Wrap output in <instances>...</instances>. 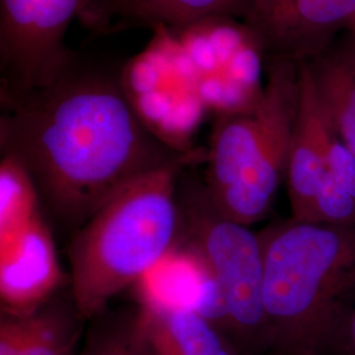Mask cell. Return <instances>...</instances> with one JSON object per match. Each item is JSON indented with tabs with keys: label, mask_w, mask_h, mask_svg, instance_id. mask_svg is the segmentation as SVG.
I'll return each mask as SVG.
<instances>
[{
	"label": "cell",
	"mask_w": 355,
	"mask_h": 355,
	"mask_svg": "<svg viewBox=\"0 0 355 355\" xmlns=\"http://www.w3.org/2000/svg\"><path fill=\"white\" fill-rule=\"evenodd\" d=\"M99 0H0L1 91L49 85L74 60L66 36L74 21L89 29Z\"/></svg>",
	"instance_id": "52a82bcc"
},
{
	"label": "cell",
	"mask_w": 355,
	"mask_h": 355,
	"mask_svg": "<svg viewBox=\"0 0 355 355\" xmlns=\"http://www.w3.org/2000/svg\"><path fill=\"white\" fill-rule=\"evenodd\" d=\"M330 350H336L338 355H355V308L343 318Z\"/></svg>",
	"instance_id": "e0dca14e"
},
{
	"label": "cell",
	"mask_w": 355,
	"mask_h": 355,
	"mask_svg": "<svg viewBox=\"0 0 355 355\" xmlns=\"http://www.w3.org/2000/svg\"><path fill=\"white\" fill-rule=\"evenodd\" d=\"M355 21V0H279L248 26L275 58L309 62Z\"/></svg>",
	"instance_id": "ba28073f"
},
{
	"label": "cell",
	"mask_w": 355,
	"mask_h": 355,
	"mask_svg": "<svg viewBox=\"0 0 355 355\" xmlns=\"http://www.w3.org/2000/svg\"><path fill=\"white\" fill-rule=\"evenodd\" d=\"M64 280V270L37 191L21 166L8 157H1V311L35 309L58 293Z\"/></svg>",
	"instance_id": "8992f818"
},
{
	"label": "cell",
	"mask_w": 355,
	"mask_h": 355,
	"mask_svg": "<svg viewBox=\"0 0 355 355\" xmlns=\"http://www.w3.org/2000/svg\"><path fill=\"white\" fill-rule=\"evenodd\" d=\"M79 355H152L141 336L136 311L110 313L91 320Z\"/></svg>",
	"instance_id": "5bb4252c"
},
{
	"label": "cell",
	"mask_w": 355,
	"mask_h": 355,
	"mask_svg": "<svg viewBox=\"0 0 355 355\" xmlns=\"http://www.w3.org/2000/svg\"><path fill=\"white\" fill-rule=\"evenodd\" d=\"M299 64L271 57L266 83L253 101L218 114L214 125L204 186L224 215L248 227L266 217L286 180Z\"/></svg>",
	"instance_id": "277c9868"
},
{
	"label": "cell",
	"mask_w": 355,
	"mask_h": 355,
	"mask_svg": "<svg viewBox=\"0 0 355 355\" xmlns=\"http://www.w3.org/2000/svg\"><path fill=\"white\" fill-rule=\"evenodd\" d=\"M180 239L202 254L227 311V338L239 355L268 352L263 309V249L258 233L224 215L203 184L179 182Z\"/></svg>",
	"instance_id": "5b68a950"
},
{
	"label": "cell",
	"mask_w": 355,
	"mask_h": 355,
	"mask_svg": "<svg viewBox=\"0 0 355 355\" xmlns=\"http://www.w3.org/2000/svg\"><path fill=\"white\" fill-rule=\"evenodd\" d=\"M327 170L355 199V157L337 132L330 139L327 153Z\"/></svg>",
	"instance_id": "2e32d148"
},
{
	"label": "cell",
	"mask_w": 355,
	"mask_h": 355,
	"mask_svg": "<svg viewBox=\"0 0 355 355\" xmlns=\"http://www.w3.org/2000/svg\"><path fill=\"white\" fill-rule=\"evenodd\" d=\"M83 322L71 296L58 293L26 312L1 311L0 355H79Z\"/></svg>",
	"instance_id": "30bf717a"
},
{
	"label": "cell",
	"mask_w": 355,
	"mask_h": 355,
	"mask_svg": "<svg viewBox=\"0 0 355 355\" xmlns=\"http://www.w3.org/2000/svg\"><path fill=\"white\" fill-rule=\"evenodd\" d=\"M279 0H249L250 3V16L246 20V23L249 24L252 20L262 16L263 13H266L268 10H271Z\"/></svg>",
	"instance_id": "ac0fdd59"
},
{
	"label": "cell",
	"mask_w": 355,
	"mask_h": 355,
	"mask_svg": "<svg viewBox=\"0 0 355 355\" xmlns=\"http://www.w3.org/2000/svg\"><path fill=\"white\" fill-rule=\"evenodd\" d=\"M182 158L130 183L71 234L69 293L79 316L91 321L117 293L135 286L179 241L178 189Z\"/></svg>",
	"instance_id": "3957f363"
},
{
	"label": "cell",
	"mask_w": 355,
	"mask_h": 355,
	"mask_svg": "<svg viewBox=\"0 0 355 355\" xmlns=\"http://www.w3.org/2000/svg\"><path fill=\"white\" fill-rule=\"evenodd\" d=\"M313 223L355 227V199L328 171L315 195Z\"/></svg>",
	"instance_id": "9a60e30c"
},
{
	"label": "cell",
	"mask_w": 355,
	"mask_h": 355,
	"mask_svg": "<svg viewBox=\"0 0 355 355\" xmlns=\"http://www.w3.org/2000/svg\"><path fill=\"white\" fill-rule=\"evenodd\" d=\"M347 32H349V35H350V38H352V42H353V46H354L355 51V21L352 24V26L347 29Z\"/></svg>",
	"instance_id": "d6986e66"
},
{
	"label": "cell",
	"mask_w": 355,
	"mask_h": 355,
	"mask_svg": "<svg viewBox=\"0 0 355 355\" xmlns=\"http://www.w3.org/2000/svg\"><path fill=\"white\" fill-rule=\"evenodd\" d=\"M136 318L152 355H239L220 330L187 308L139 302Z\"/></svg>",
	"instance_id": "7c38bea8"
},
{
	"label": "cell",
	"mask_w": 355,
	"mask_h": 355,
	"mask_svg": "<svg viewBox=\"0 0 355 355\" xmlns=\"http://www.w3.org/2000/svg\"><path fill=\"white\" fill-rule=\"evenodd\" d=\"M250 16L249 0H99L89 31L123 26L184 28L223 17Z\"/></svg>",
	"instance_id": "8fae6325"
},
{
	"label": "cell",
	"mask_w": 355,
	"mask_h": 355,
	"mask_svg": "<svg viewBox=\"0 0 355 355\" xmlns=\"http://www.w3.org/2000/svg\"><path fill=\"white\" fill-rule=\"evenodd\" d=\"M306 64L333 127L355 157V51L349 32Z\"/></svg>",
	"instance_id": "4fadbf2b"
},
{
	"label": "cell",
	"mask_w": 355,
	"mask_h": 355,
	"mask_svg": "<svg viewBox=\"0 0 355 355\" xmlns=\"http://www.w3.org/2000/svg\"><path fill=\"white\" fill-rule=\"evenodd\" d=\"M0 150L73 233L137 179L186 153L157 136L121 80L76 58L46 86L1 91Z\"/></svg>",
	"instance_id": "6da1fadb"
},
{
	"label": "cell",
	"mask_w": 355,
	"mask_h": 355,
	"mask_svg": "<svg viewBox=\"0 0 355 355\" xmlns=\"http://www.w3.org/2000/svg\"><path fill=\"white\" fill-rule=\"evenodd\" d=\"M334 132L309 64H299V101L286 171L292 217L296 220L313 223L315 195L328 171L327 153Z\"/></svg>",
	"instance_id": "9c48e42d"
},
{
	"label": "cell",
	"mask_w": 355,
	"mask_h": 355,
	"mask_svg": "<svg viewBox=\"0 0 355 355\" xmlns=\"http://www.w3.org/2000/svg\"><path fill=\"white\" fill-rule=\"evenodd\" d=\"M271 355H322L355 292V227L290 218L258 233Z\"/></svg>",
	"instance_id": "7a4b0ae2"
}]
</instances>
